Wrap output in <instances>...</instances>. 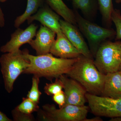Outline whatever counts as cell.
I'll list each match as a JSON object with an SVG mask.
<instances>
[{
  "mask_svg": "<svg viewBox=\"0 0 121 121\" xmlns=\"http://www.w3.org/2000/svg\"><path fill=\"white\" fill-rule=\"evenodd\" d=\"M27 57L30 64L23 73L32 74L51 81L62 75L66 74L79 58H61L54 56L50 53L37 56L28 53Z\"/></svg>",
  "mask_w": 121,
  "mask_h": 121,
  "instance_id": "6da1fadb",
  "label": "cell"
},
{
  "mask_svg": "<svg viewBox=\"0 0 121 121\" xmlns=\"http://www.w3.org/2000/svg\"><path fill=\"white\" fill-rule=\"evenodd\" d=\"M66 75L79 83L87 93L100 96L101 95L105 74L99 70L94 59L82 55Z\"/></svg>",
  "mask_w": 121,
  "mask_h": 121,
  "instance_id": "7a4b0ae2",
  "label": "cell"
},
{
  "mask_svg": "<svg viewBox=\"0 0 121 121\" xmlns=\"http://www.w3.org/2000/svg\"><path fill=\"white\" fill-rule=\"evenodd\" d=\"M27 49L7 52L0 57V64L5 89L9 93L13 90L15 81L29 66Z\"/></svg>",
  "mask_w": 121,
  "mask_h": 121,
  "instance_id": "3957f363",
  "label": "cell"
},
{
  "mask_svg": "<svg viewBox=\"0 0 121 121\" xmlns=\"http://www.w3.org/2000/svg\"><path fill=\"white\" fill-rule=\"evenodd\" d=\"M73 10L77 25L81 33L87 40L89 49L94 58L102 43L115 38L116 31L111 28L99 26L82 17L78 11Z\"/></svg>",
  "mask_w": 121,
  "mask_h": 121,
  "instance_id": "277c9868",
  "label": "cell"
},
{
  "mask_svg": "<svg viewBox=\"0 0 121 121\" xmlns=\"http://www.w3.org/2000/svg\"><path fill=\"white\" fill-rule=\"evenodd\" d=\"M94 62L99 70L104 74L119 71L121 66V41L107 40L102 43Z\"/></svg>",
  "mask_w": 121,
  "mask_h": 121,
  "instance_id": "5b68a950",
  "label": "cell"
},
{
  "mask_svg": "<svg viewBox=\"0 0 121 121\" xmlns=\"http://www.w3.org/2000/svg\"><path fill=\"white\" fill-rule=\"evenodd\" d=\"M89 106L66 105L57 109L54 105L43 106L41 118L48 121H84L87 118Z\"/></svg>",
  "mask_w": 121,
  "mask_h": 121,
  "instance_id": "8992f818",
  "label": "cell"
},
{
  "mask_svg": "<svg viewBox=\"0 0 121 121\" xmlns=\"http://www.w3.org/2000/svg\"><path fill=\"white\" fill-rule=\"evenodd\" d=\"M89 109L96 116L113 118L121 116V98L114 99L87 93Z\"/></svg>",
  "mask_w": 121,
  "mask_h": 121,
  "instance_id": "52a82bcc",
  "label": "cell"
},
{
  "mask_svg": "<svg viewBox=\"0 0 121 121\" xmlns=\"http://www.w3.org/2000/svg\"><path fill=\"white\" fill-rule=\"evenodd\" d=\"M59 78L63 84L66 96L65 105H84L87 101L86 95L87 93L84 87L77 81L69 78L66 74L62 75Z\"/></svg>",
  "mask_w": 121,
  "mask_h": 121,
  "instance_id": "ba28073f",
  "label": "cell"
},
{
  "mask_svg": "<svg viewBox=\"0 0 121 121\" xmlns=\"http://www.w3.org/2000/svg\"><path fill=\"white\" fill-rule=\"evenodd\" d=\"M60 23L63 34L80 54L87 58L94 59L89 46L76 25L64 20L60 19Z\"/></svg>",
  "mask_w": 121,
  "mask_h": 121,
  "instance_id": "9c48e42d",
  "label": "cell"
},
{
  "mask_svg": "<svg viewBox=\"0 0 121 121\" xmlns=\"http://www.w3.org/2000/svg\"><path fill=\"white\" fill-rule=\"evenodd\" d=\"M38 26L35 24H31L24 30L17 28L11 35L10 40L3 45L0 51L3 53L16 51L25 44L28 43L35 36Z\"/></svg>",
  "mask_w": 121,
  "mask_h": 121,
  "instance_id": "30bf717a",
  "label": "cell"
},
{
  "mask_svg": "<svg viewBox=\"0 0 121 121\" xmlns=\"http://www.w3.org/2000/svg\"><path fill=\"white\" fill-rule=\"evenodd\" d=\"M56 35L51 29L42 25L36 33L35 39L28 44L36 51L37 55L48 54L55 40Z\"/></svg>",
  "mask_w": 121,
  "mask_h": 121,
  "instance_id": "8fae6325",
  "label": "cell"
},
{
  "mask_svg": "<svg viewBox=\"0 0 121 121\" xmlns=\"http://www.w3.org/2000/svg\"><path fill=\"white\" fill-rule=\"evenodd\" d=\"M59 15L48 5H43L36 13L27 20L29 24L37 21L57 33L62 32L60 23Z\"/></svg>",
  "mask_w": 121,
  "mask_h": 121,
  "instance_id": "7c38bea8",
  "label": "cell"
},
{
  "mask_svg": "<svg viewBox=\"0 0 121 121\" xmlns=\"http://www.w3.org/2000/svg\"><path fill=\"white\" fill-rule=\"evenodd\" d=\"M55 40L50 50L53 56L61 58H76L82 55L62 32L56 34Z\"/></svg>",
  "mask_w": 121,
  "mask_h": 121,
  "instance_id": "4fadbf2b",
  "label": "cell"
},
{
  "mask_svg": "<svg viewBox=\"0 0 121 121\" xmlns=\"http://www.w3.org/2000/svg\"><path fill=\"white\" fill-rule=\"evenodd\" d=\"M100 96L112 98H121V72L118 71L106 74Z\"/></svg>",
  "mask_w": 121,
  "mask_h": 121,
  "instance_id": "5bb4252c",
  "label": "cell"
},
{
  "mask_svg": "<svg viewBox=\"0 0 121 121\" xmlns=\"http://www.w3.org/2000/svg\"><path fill=\"white\" fill-rule=\"evenodd\" d=\"M74 10L81 11L84 17L93 20L97 14L98 5L97 0H71Z\"/></svg>",
  "mask_w": 121,
  "mask_h": 121,
  "instance_id": "9a60e30c",
  "label": "cell"
},
{
  "mask_svg": "<svg viewBox=\"0 0 121 121\" xmlns=\"http://www.w3.org/2000/svg\"><path fill=\"white\" fill-rule=\"evenodd\" d=\"M48 6L66 21L77 25L73 10L69 8L63 0H45Z\"/></svg>",
  "mask_w": 121,
  "mask_h": 121,
  "instance_id": "2e32d148",
  "label": "cell"
},
{
  "mask_svg": "<svg viewBox=\"0 0 121 121\" xmlns=\"http://www.w3.org/2000/svg\"><path fill=\"white\" fill-rule=\"evenodd\" d=\"M44 0H27L26 9L23 13L16 18L14 26L16 28L25 22L30 17L36 13L39 9L43 6Z\"/></svg>",
  "mask_w": 121,
  "mask_h": 121,
  "instance_id": "e0dca14e",
  "label": "cell"
},
{
  "mask_svg": "<svg viewBox=\"0 0 121 121\" xmlns=\"http://www.w3.org/2000/svg\"><path fill=\"white\" fill-rule=\"evenodd\" d=\"M102 16V23L105 27L110 28L112 25L111 15L114 9L112 0H97Z\"/></svg>",
  "mask_w": 121,
  "mask_h": 121,
  "instance_id": "ac0fdd59",
  "label": "cell"
},
{
  "mask_svg": "<svg viewBox=\"0 0 121 121\" xmlns=\"http://www.w3.org/2000/svg\"><path fill=\"white\" fill-rule=\"evenodd\" d=\"M15 109L20 112L26 114H31L33 112L38 111L39 107L35 103L27 97L23 98L22 103Z\"/></svg>",
  "mask_w": 121,
  "mask_h": 121,
  "instance_id": "d6986e66",
  "label": "cell"
},
{
  "mask_svg": "<svg viewBox=\"0 0 121 121\" xmlns=\"http://www.w3.org/2000/svg\"><path fill=\"white\" fill-rule=\"evenodd\" d=\"M39 78L37 76L34 75L33 76L31 88L27 95V97L37 104H39L40 97L41 95V93L39 89Z\"/></svg>",
  "mask_w": 121,
  "mask_h": 121,
  "instance_id": "ffe728a7",
  "label": "cell"
},
{
  "mask_svg": "<svg viewBox=\"0 0 121 121\" xmlns=\"http://www.w3.org/2000/svg\"><path fill=\"white\" fill-rule=\"evenodd\" d=\"M64 88L63 84L59 78H56L54 82L46 83L44 87V92L48 95L52 96L60 91Z\"/></svg>",
  "mask_w": 121,
  "mask_h": 121,
  "instance_id": "44dd1931",
  "label": "cell"
},
{
  "mask_svg": "<svg viewBox=\"0 0 121 121\" xmlns=\"http://www.w3.org/2000/svg\"><path fill=\"white\" fill-rule=\"evenodd\" d=\"M111 19L116 27L115 40H121V13L119 9H114L111 15Z\"/></svg>",
  "mask_w": 121,
  "mask_h": 121,
  "instance_id": "7402d4cb",
  "label": "cell"
},
{
  "mask_svg": "<svg viewBox=\"0 0 121 121\" xmlns=\"http://www.w3.org/2000/svg\"><path fill=\"white\" fill-rule=\"evenodd\" d=\"M12 114L14 121H33L34 119L32 114H25L21 112L15 108L12 111Z\"/></svg>",
  "mask_w": 121,
  "mask_h": 121,
  "instance_id": "603a6c76",
  "label": "cell"
},
{
  "mask_svg": "<svg viewBox=\"0 0 121 121\" xmlns=\"http://www.w3.org/2000/svg\"><path fill=\"white\" fill-rule=\"evenodd\" d=\"M52 99L56 104H58L59 108H61L65 105L66 103V96L65 93L63 91L52 95Z\"/></svg>",
  "mask_w": 121,
  "mask_h": 121,
  "instance_id": "cb8c5ba5",
  "label": "cell"
},
{
  "mask_svg": "<svg viewBox=\"0 0 121 121\" xmlns=\"http://www.w3.org/2000/svg\"><path fill=\"white\" fill-rule=\"evenodd\" d=\"M5 21L4 17V15L3 13L1 8L0 7V27H3L5 25Z\"/></svg>",
  "mask_w": 121,
  "mask_h": 121,
  "instance_id": "d4e9b609",
  "label": "cell"
},
{
  "mask_svg": "<svg viewBox=\"0 0 121 121\" xmlns=\"http://www.w3.org/2000/svg\"><path fill=\"white\" fill-rule=\"evenodd\" d=\"M12 120L9 118L4 113L0 111V121H12Z\"/></svg>",
  "mask_w": 121,
  "mask_h": 121,
  "instance_id": "484cf974",
  "label": "cell"
},
{
  "mask_svg": "<svg viewBox=\"0 0 121 121\" xmlns=\"http://www.w3.org/2000/svg\"><path fill=\"white\" fill-rule=\"evenodd\" d=\"M103 119L100 117L96 116V117L93 118H86L84 120V121H102Z\"/></svg>",
  "mask_w": 121,
  "mask_h": 121,
  "instance_id": "4316f807",
  "label": "cell"
},
{
  "mask_svg": "<svg viewBox=\"0 0 121 121\" xmlns=\"http://www.w3.org/2000/svg\"><path fill=\"white\" fill-rule=\"evenodd\" d=\"M109 121H121V116L115 117L111 118Z\"/></svg>",
  "mask_w": 121,
  "mask_h": 121,
  "instance_id": "83f0119b",
  "label": "cell"
},
{
  "mask_svg": "<svg viewBox=\"0 0 121 121\" xmlns=\"http://www.w3.org/2000/svg\"><path fill=\"white\" fill-rule=\"evenodd\" d=\"M115 2L117 4H121V0H115Z\"/></svg>",
  "mask_w": 121,
  "mask_h": 121,
  "instance_id": "f1b7e54d",
  "label": "cell"
},
{
  "mask_svg": "<svg viewBox=\"0 0 121 121\" xmlns=\"http://www.w3.org/2000/svg\"><path fill=\"white\" fill-rule=\"evenodd\" d=\"M8 0H0V2H6Z\"/></svg>",
  "mask_w": 121,
  "mask_h": 121,
  "instance_id": "f546056e",
  "label": "cell"
},
{
  "mask_svg": "<svg viewBox=\"0 0 121 121\" xmlns=\"http://www.w3.org/2000/svg\"><path fill=\"white\" fill-rule=\"evenodd\" d=\"M119 71L121 72V67H120V68H119Z\"/></svg>",
  "mask_w": 121,
  "mask_h": 121,
  "instance_id": "4dcf8cb0",
  "label": "cell"
}]
</instances>
